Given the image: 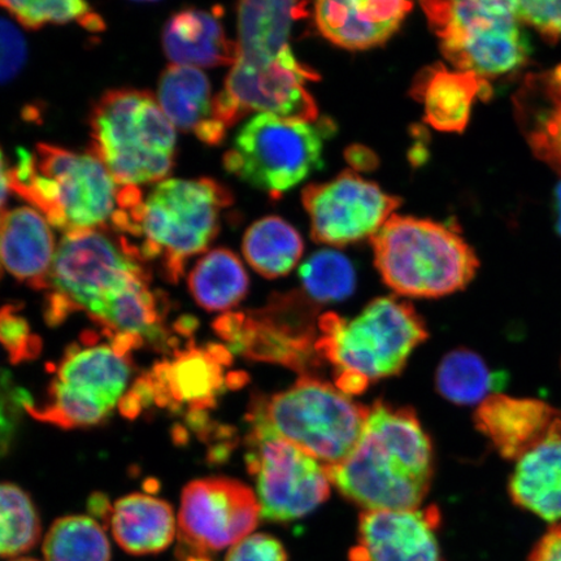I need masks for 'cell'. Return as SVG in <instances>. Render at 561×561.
<instances>
[{"mask_svg": "<svg viewBox=\"0 0 561 561\" xmlns=\"http://www.w3.org/2000/svg\"><path fill=\"white\" fill-rule=\"evenodd\" d=\"M369 411L335 386L304 377L255 405L251 423L290 442L322 466L333 467L359 446Z\"/></svg>", "mask_w": 561, "mask_h": 561, "instance_id": "obj_7", "label": "cell"}, {"mask_svg": "<svg viewBox=\"0 0 561 561\" xmlns=\"http://www.w3.org/2000/svg\"><path fill=\"white\" fill-rule=\"evenodd\" d=\"M437 508L364 511L351 561H445Z\"/></svg>", "mask_w": 561, "mask_h": 561, "instance_id": "obj_16", "label": "cell"}, {"mask_svg": "<svg viewBox=\"0 0 561 561\" xmlns=\"http://www.w3.org/2000/svg\"><path fill=\"white\" fill-rule=\"evenodd\" d=\"M158 103L175 128L194 133L203 144L217 146L226 139L227 130L215 118L213 88L199 68L172 65L164 69Z\"/></svg>", "mask_w": 561, "mask_h": 561, "instance_id": "obj_24", "label": "cell"}, {"mask_svg": "<svg viewBox=\"0 0 561 561\" xmlns=\"http://www.w3.org/2000/svg\"><path fill=\"white\" fill-rule=\"evenodd\" d=\"M89 510L91 515L108 523L112 507L110 506L107 497L103 494H94L90 497Z\"/></svg>", "mask_w": 561, "mask_h": 561, "instance_id": "obj_44", "label": "cell"}, {"mask_svg": "<svg viewBox=\"0 0 561 561\" xmlns=\"http://www.w3.org/2000/svg\"><path fill=\"white\" fill-rule=\"evenodd\" d=\"M107 524L117 545L136 557L163 552L178 533L171 504L147 494L121 497Z\"/></svg>", "mask_w": 561, "mask_h": 561, "instance_id": "obj_26", "label": "cell"}, {"mask_svg": "<svg viewBox=\"0 0 561 561\" xmlns=\"http://www.w3.org/2000/svg\"><path fill=\"white\" fill-rule=\"evenodd\" d=\"M439 394L458 405H480L494 394L493 371L480 355L471 350L458 348L439 363L436 376Z\"/></svg>", "mask_w": 561, "mask_h": 561, "instance_id": "obj_31", "label": "cell"}, {"mask_svg": "<svg viewBox=\"0 0 561 561\" xmlns=\"http://www.w3.org/2000/svg\"><path fill=\"white\" fill-rule=\"evenodd\" d=\"M226 561H289V557L279 539L259 533L231 546Z\"/></svg>", "mask_w": 561, "mask_h": 561, "instance_id": "obj_40", "label": "cell"}, {"mask_svg": "<svg viewBox=\"0 0 561 561\" xmlns=\"http://www.w3.org/2000/svg\"><path fill=\"white\" fill-rule=\"evenodd\" d=\"M20 25L38 31L46 25L80 24L91 33L105 30L103 18L85 2L79 0H50V2H0Z\"/></svg>", "mask_w": 561, "mask_h": 561, "instance_id": "obj_36", "label": "cell"}, {"mask_svg": "<svg viewBox=\"0 0 561 561\" xmlns=\"http://www.w3.org/2000/svg\"><path fill=\"white\" fill-rule=\"evenodd\" d=\"M324 468L332 485L366 511L417 510L432 485L433 446L415 412L378 402L355 451Z\"/></svg>", "mask_w": 561, "mask_h": 561, "instance_id": "obj_2", "label": "cell"}, {"mask_svg": "<svg viewBox=\"0 0 561 561\" xmlns=\"http://www.w3.org/2000/svg\"><path fill=\"white\" fill-rule=\"evenodd\" d=\"M196 304L208 312H224L240 304L249 291V276L233 251L215 249L199 259L187 278Z\"/></svg>", "mask_w": 561, "mask_h": 561, "instance_id": "obj_29", "label": "cell"}, {"mask_svg": "<svg viewBox=\"0 0 561 561\" xmlns=\"http://www.w3.org/2000/svg\"><path fill=\"white\" fill-rule=\"evenodd\" d=\"M179 561H210L206 556H199V553H192L179 550Z\"/></svg>", "mask_w": 561, "mask_h": 561, "instance_id": "obj_46", "label": "cell"}, {"mask_svg": "<svg viewBox=\"0 0 561 561\" xmlns=\"http://www.w3.org/2000/svg\"><path fill=\"white\" fill-rule=\"evenodd\" d=\"M231 203L227 186L207 178L164 180L147 196L128 186L112 231L131 243L140 262H157L161 275L175 284L188 259L219 234L221 214Z\"/></svg>", "mask_w": 561, "mask_h": 561, "instance_id": "obj_1", "label": "cell"}, {"mask_svg": "<svg viewBox=\"0 0 561 561\" xmlns=\"http://www.w3.org/2000/svg\"><path fill=\"white\" fill-rule=\"evenodd\" d=\"M10 561H39V560L32 559V558H16V559H12Z\"/></svg>", "mask_w": 561, "mask_h": 561, "instance_id": "obj_48", "label": "cell"}, {"mask_svg": "<svg viewBox=\"0 0 561 561\" xmlns=\"http://www.w3.org/2000/svg\"><path fill=\"white\" fill-rule=\"evenodd\" d=\"M151 277L139 278L89 312L117 353L130 356L145 343L167 345L164 322L170 300L151 290Z\"/></svg>", "mask_w": 561, "mask_h": 561, "instance_id": "obj_18", "label": "cell"}, {"mask_svg": "<svg viewBox=\"0 0 561 561\" xmlns=\"http://www.w3.org/2000/svg\"><path fill=\"white\" fill-rule=\"evenodd\" d=\"M19 404L31 416L42 423L75 430L103 423L111 411L85 396L79 394L53 380L47 391L46 402L42 405L33 403V399L21 389Z\"/></svg>", "mask_w": 561, "mask_h": 561, "instance_id": "obj_34", "label": "cell"}, {"mask_svg": "<svg viewBox=\"0 0 561 561\" xmlns=\"http://www.w3.org/2000/svg\"><path fill=\"white\" fill-rule=\"evenodd\" d=\"M474 424L503 459L516 462L561 434V410L541 399L494 392L477 407Z\"/></svg>", "mask_w": 561, "mask_h": 561, "instance_id": "obj_17", "label": "cell"}, {"mask_svg": "<svg viewBox=\"0 0 561 561\" xmlns=\"http://www.w3.org/2000/svg\"><path fill=\"white\" fill-rule=\"evenodd\" d=\"M319 79L293 50L277 58L237 56L226 85L215 96L216 122L227 131L251 112L318 122V104L307 82Z\"/></svg>", "mask_w": 561, "mask_h": 561, "instance_id": "obj_11", "label": "cell"}, {"mask_svg": "<svg viewBox=\"0 0 561 561\" xmlns=\"http://www.w3.org/2000/svg\"><path fill=\"white\" fill-rule=\"evenodd\" d=\"M512 107L533 156L561 178V65L526 75Z\"/></svg>", "mask_w": 561, "mask_h": 561, "instance_id": "obj_19", "label": "cell"}, {"mask_svg": "<svg viewBox=\"0 0 561 561\" xmlns=\"http://www.w3.org/2000/svg\"><path fill=\"white\" fill-rule=\"evenodd\" d=\"M18 391L5 392L0 390V459L10 451L13 438H15L16 424L13 416V405L16 401Z\"/></svg>", "mask_w": 561, "mask_h": 561, "instance_id": "obj_41", "label": "cell"}, {"mask_svg": "<svg viewBox=\"0 0 561 561\" xmlns=\"http://www.w3.org/2000/svg\"><path fill=\"white\" fill-rule=\"evenodd\" d=\"M41 518L30 494L10 482L0 483V558H16L41 539Z\"/></svg>", "mask_w": 561, "mask_h": 561, "instance_id": "obj_33", "label": "cell"}, {"mask_svg": "<svg viewBox=\"0 0 561 561\" xmlns=\"http://www.w3.org/2000/svg\"><path fill=\"white\" fill-rule=\"evenodd\" d=\"M0 390L5 392H15L18 390L12 388L11 377L3 369H0Z\"/></svg>", "mask_w": 561, "mask_h": 561, "instance_id": "obj_47", "label": "cell"}, {"mask_svg": "<svg viewBox=\"0 0 561 561\" xmlns=\"http://www.w3.org/2000/svg\"><path fill=\"white\" fill-rule=\"evenodd\" d=\"M27 59L24 35L11 21L0 18V85L15 79Z\"/></svg>", "mask_w": 561, "mask_h": 561, "instance_id": "obj_39", "label": "cell"}, {"mask_svg": "<svg viewBox=\"0 0 561 561\" xmlns=\"http://www.w3.org/2000/svg\"><path fill=\"white\" fill-rule=\"evenodd\" d=\"M508 491L517 507L552 525L561 523V434L515 462Z\"/></svg>", "mask_w": 561, "mask_h": 561, "instance_id": "obj_27", "label": "cell"}, {"mask_svg": "<svg viewBox=\"0 0 561 561\" xmlns=\"http://www.w3.org/2000/svg\"><path fill=\"white\" fill-rule=\"evenodd\" d=\"M45 561H111V545L93 517L58 518L44 541Z\"/></svg>", "mask_w": 561, "mask_h": 561, "instance_id": "obj_32", "label": "cell"}, {"mask_svg": "<svg viewBox=\"0 0 561 561\" xmlns=\"http://www.w3.org/2000/svg\"><path fill=\"white\" fill-rule=\"evenodd\" d=\"M89 126L90 153L118 185L159 184L173 171L178 137L150 91H105L91 108Z\"/></svg>", "mask_w": 561, "mask_h": 561, "instance_id": "obj_4", "label": "cell"}, {"mask_svg": "<svg viewBox=\"0 0 561 561\" xmlns=\"http://www.w3.org/2000/svg\"><path fill=\"white\" fill-rule=\"evenodd\" d=\"M229 351L221 345L188 343L140 376L121 402L124 417L136 419L151 405L171 412L201 415L213 407L224 386L222 368Z\"/></svg>", "mask_w": 561, "mask_h": 561, "instance_id": "obj_13", "label": "cell"}, {"mask_svg": "<svg viewBox=\"0 0 561 561\" xmlns=\"http://www.w3.org/2000/svg\"><path fill=\"white\" fill-rule=\"evenodd\" d=\"M491 94L489 80L439 62L421 70L411 89V95L424 105L425 122L444 133L465 131L474 103L488 101Z\"/></svg>", "mask_w": 561, "mask_h": 561, "instance_id": "obj_23", "label": "cell"}, {"mask_svg": "<svg viewBox=\"0 0 561 561\" xmlns=\"http://www.w3.org/2000/svg\"><path fill=\"white\" fill-rule=\"evenodd\" d=\"M321 328L318 346L339 369L336 388L347 396L359 394L370 381L401 374L427 339L415 308L391 297L371 300L350 321L327 314Z\"/></svg>", "mask_w": 561, "mask_h": 561, "instance_id": "obj_6", "label": "cell"}, {"mask_svg": "<svg viewBox=\"0 0 561 561\" xmlns=\"http://www.w3.org/2000/svg\"><path fill=\"white\" fill-rule=\"evenodd\" d=\"M11 191L51 227L72 231L112 229L121 210L123 186L100 160L62 147H20L10 168Z\"/></svg>", "mask_w": 561, "mask_h": 561, "instance_id": "obj_3", "label": "cell"}, {"mask_svg": "<svg viewBox=\"0 0 561 561\" xmlns=\"http://www.w3.org/2000/svg\"><path fill=\"white\" fill-rule=\"evenodd\" d=\"M10 191V168L7 165L2 147H0V215L4 213L3 207Z\"/></svg>", "mask_w": 561, "mask_h": 561, "instance_id": "obj_43", "label": "cell"}, {"mask_svg": "<svg viewBox=\"0 0 561 561\" xmlns=\"http://www.w3.org/2000/svg\"><path fill=\"white\" fill-rule=\"evenodd\" d=\"M299 276L308 296L320 304L345 300L355 290L353 264L333 250L316 252L301 265Z\"/></svg>", "mask_w": 561, "mask_h": 561, "instance_id": "obj_35", "label": "cell"}, {"mask_svg": "<svg viewBox=\"0 0 561 561\" xmlns=\"http://www.w3.org/2000/svg\"><path fill=\"white\" fill-rule=\"evenodd\" d=\"M21 305H5L0 308V345L12 364L37 359L42 353V339L32 331Z\"/></svg>", "mask_w": 561, "mask_h": 561, "instance_id": "obj_37", "label": "cell"}, {"mask_svg": "<svg viewBox=\"0 0 561 561\" xmlns=\"http://www.w3.org/2000/svg\"><path fill=\"white\" fill-rule=\"evenodd\" d=\"M439 47L450 65L482 79L520 72L529 61V46L515 2L467 0L421 3Z\"/></svg>", "mask_w": 561, "mask_h": 561, "instance_id": "obj_8", "label": "cell"}, {"mask_svg": "<svg viewBox=\"0 0 561 561\" xmlns=\"http://www.w3.org/2000/svg\"><path fill=\"white\" fill-rule=\"evenodd\" d=\"M237 56L277 58L293 50L294 23L307 16V3L242 2L238 4Z\"/></svg>", "mask_w": 561, "mask_h": 561, "instance_id": "obj_28", "label": "cell"}, {"mask_svg": "<svg viewBox=\"0 0 561 561\" xmlns=\"http://www.w3.org/2000/svg\"><path fill=\"white\" fill-rule=\"evenodd\" d=\"M528 561H561V523L553 524L539 539Z\"/></svg>", "mask_w": 561, "mask_h": 561, "instance_id": "obj_42", "label": "cell"}, {"mask_svg": "<svg viewBox=\"0 0 561 561\" xmlns=\"http://www.w3.org/2000/svg\"><path fill=\"white\" fill-rule=\"evenodd\" d=\"M518 21L530 26L541 37L556 45L561 42V2H545V0H520L515 2Z\"/></svg>", "mask_w": 561, "mask_h": 561, "instance_id": "obj_38", "label": "cell"}, {"mask_svg": "<svg viewBox=\"0 0 561 561\" xmlns=\"http://www.w3.org/2000/svg\"><path fill=\"white\" fill-rule=\"evenodd\" d=\"M222 10L185 9L168 19L161 44L174 66H233L237 44L228 38L221 21Z\"/></svg>", "mask_w": 561, "mask_h": 561, "instance_id": "obj_25", "label": "cell"}, {"mask_svg": "<svg viewBox=\"0 0 561 561\" xmlns=\"http://www.w3.org/2000/svg\"><path fill=\"white\" fill-rule=\"evenodd\" d=\"M301 202L310 216L313 241L336 248L374 237L402 205L398 196L351 171L308 185Z\"/></svg>", "mask_w": 561, "mask_h": 561, "instance_id": "obj_15", "label": "cell"}, {"mask_svg": "<svg viewBox=\"0 0 561 561\" xmlns=\"http://www.w3.org/2000/svg\"><path fill=\"white\" fill-rule=\"evenodd\" d=\"M0 276H2V264H0Z\"/></svg>", "mask_w": 561, "mask_h": 561, "instance_id": "obj_49", "label": "cell"}, {"mask_svg": "<svg viewBox=\"0 0 561 561\" xmlns=\"http://www.w3.org/2000/svg\"><path fill=\"white\" fill-rule=\"evenodd\" d=\"M257 496L241 481L209 477L187 483L179 514L181 551L208 557L241 542L261 520Z\"/></svg>", "mask_w": 561, "mask_h": 561, "instance_id": "obj_14", "label": "cell"}, {"mask_svg": "<svg viewBox=\"0 0 561 561\" xmlns=\"http://www.w3.org/2000/svg\"><path fill=\"white\" fill-rule=\"evenodd\" d=\"M151 277L135 248L105 229L72 231L61 238L46 294L48 325L70 314L94 310L139 278Z\"/></svg>", "mask_w": 561, "mask_h": 561, "instance_id": "obj_9", "label": "cell"}, {"mask_svg": "<svg viewBox=\"0 0 561 561\" xmlns=\"http://www.w3.org/2000/svg\"><path fill=\"white\" fill-rule=\"evenodd\" d=\"M56 254L50 224L32 207L0 215V264L20 283L47 291Z\"/></svg>", "mask_w": 561, "mask_h": 561, "instance_id": "obj_21", "label": "cell"}, {"mask_svg": "<svg viewBox=\"0 0 561 561\" xmlns=\"http://www.w3.org/2000/svg\"><path fill=\"white\" fill-rule=\"evenodd\" d=\"M557 229L561 237V181L556 191Z\"/></svg>", "mask_w": 561, "mask_h": 561, "instance_id": "obj_45", "label": "cell"}, {"mask_svg": "<svg viewBox=\"0 0 561 561\" xmlns=\"http://www.w3.org/2000/svg\"><path fill=\"white\" fill-rule=\"evenodd\" d=\"M248 467L266 520H298L331 495L324 466L262 425L252 424Z\"/></svg>", "mask_w": 561, "mask_h": 561, "instance_id": "obj_12", "label": "cell"}, {"mask_svg": "<svg viewBox=\"0 0 561 561\" xmlns=\"http://www.w3.org/2000/svg\"><path fill=\"white\" fill-rule=\"evenodd\" d=\"M332 130L331 123L256 114L238 131L224 168L245 184L279 196L321 170Z\"/></svg>", "mask_w": 561, "mask_h": 561, "instance_id": "obj_10", "label": "cell"}, {"mask_svg": "<svg viewBox=\"0 0 561 561\" xmlns=\"http://www.w3.org/2000/svg\"><path fill=\"white\" fill-rule=\"evenodd\" d=\"M413 4L401 0H324L314 4L319 31L346 50H368L394 34Z\"/></svg>", "mask_w": 561, "mask_h": 561, "instance_id": "obj_20", "label": "cell"}, {"mask_svg": "<svg viewBox=\"0 0 561 561\" xmlns=\"http://www.w3.org/2000/svg\"><path fill=\"white\" fill-rule=\"evenodd\" d=\"M370 240L377 271L399 296H450L480 268L472 245L447 224L392 215Z\"/></svg>", "mask_w": 561, "mask_h": 561, "instance_id": "obj_5", "label": "cell"}, {"mask_svg": "<svg viewBox=\"0 0 561 561\" xmlns=\"http://www.w3.org/2000/svg\"><path fill=\"white\" fill-rule=\"evenodd\" d=\"M245 261L259 275L277 278L287 275L304 254V240L297 229L277 216L252 224L243 237Z\"/></svg>", "mask_w": 561, "mask_h": 561, "instance_id": "obj_30", "label": "cell"}, {"mask_svg": "<svg viewBox=\"0 0 561 561\" xmlns=\"http://www.w3.org/2000/svg\"><path fill=\"white\" fill-rule=\"evenodd\" d=\"M96 341L95 332L88 333L83 335V346H69L55 369L54 380L112 411L125 394L131 360L110 343Z\"/></svg>", "mask_w": 561, "mask_h": 561, "instance_id": "obj_22", "label": "cell"}]
</instances>
